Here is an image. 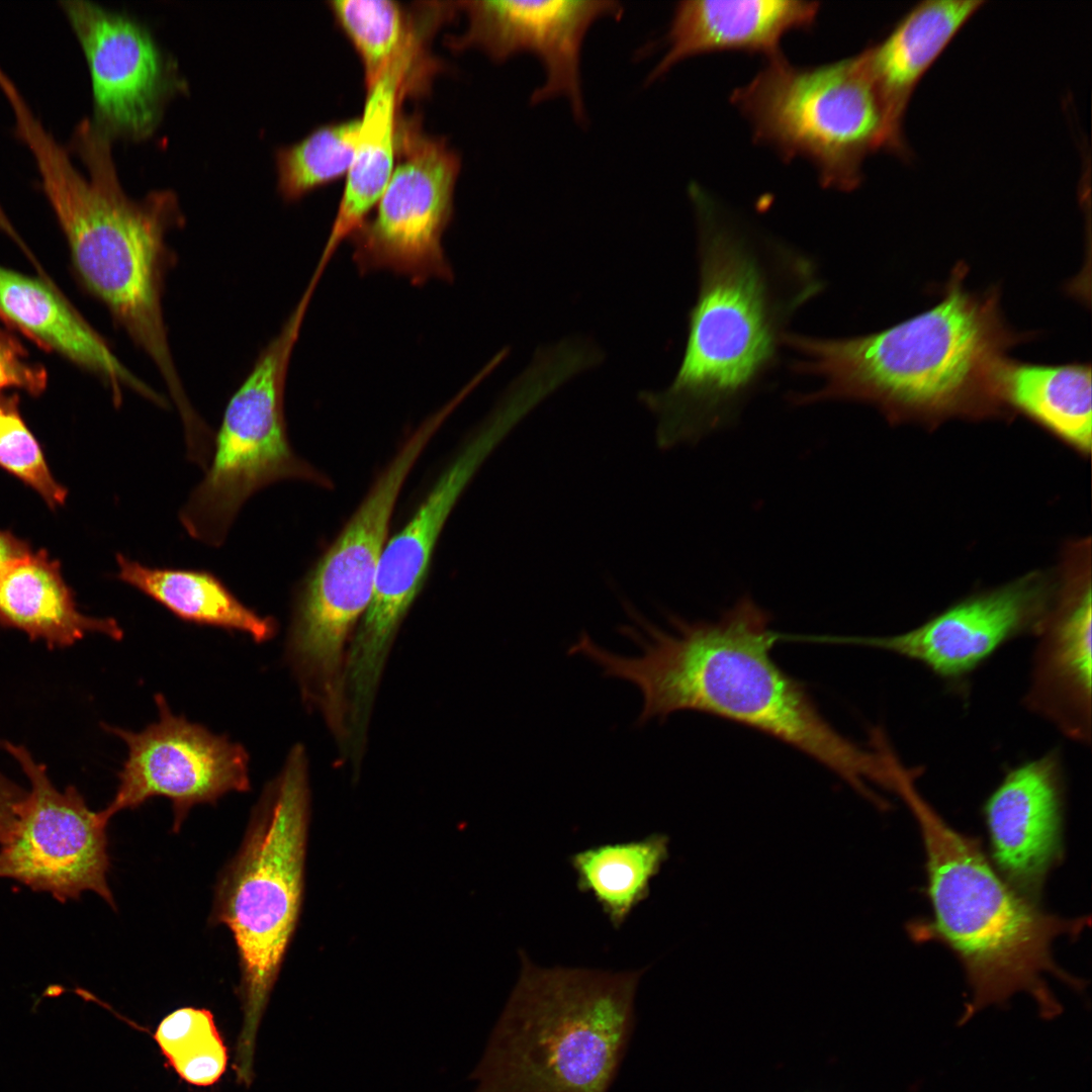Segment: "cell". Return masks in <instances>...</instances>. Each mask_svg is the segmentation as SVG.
Listing matches in <instances>:
<instances>
[{
  "label": "cell",
  "instance_id": "6da1fadb",
  "mask_svg": "<svg viewBox=\"0 0 1092 1092\" xmlns=\"http://www.w3.org/2000/svg\"><path fill=\"white\" fill-rule=\"evenodd\" d=\"M689 194L699 284L685 352L666 388L638 395L661 451L735 426L777 368L793 316L825 287L809 256L759 236L700 186Z\"/></svg>",
  "mask_w": 1092,
  "mask_h": 1092
},
{
  "label": "cell",
  "instance_id": "7a4b0ae2",
  "mask_svg": "<svg viewBox=\"0 0 1092 1092\" xmlns=\"http://www.w3.org/2000/svg\"><path fill=\"white\" fill-rule=\"evenodd\" d=\"M634 623L618 631L640 647L622 656L581 632L569 648L608 677L635 685L643 696L639 724L679 711L718 716L765 733L820 762L875 802L869 784L883 787L886 765L873 743L864 748L837 731L804 685L784 671L770 651L781 635L771 615L744 595L715 621H689L668 613L670 630L646 619L630 602Z\"/></svg>",
  "mask_w": 1092,
  "mask_h": 1092
},
{
  "label": "cell",
  "instance_id": "3957f363",
  "mask_svg": "<svg viewBox=\"0 0 1092 1092\" xmlns=\"http://www.w3.org/2000/svg\"><path fill=\"white\" fill-rule=\"evenodd\" d=\"M111 141L91 119L75 128L72 145L90 178L47 129L31 130L24 143L34 157L82 285L150 358L181 420L189 421L196 411L173 358L163 306L166 276L176 262L166 237L183 226L185 217L170 189L152 190L141 199L125 193Z\"/></svg>",
  "mask_w": 1092,
  "mask_h": 1092
},
{
  "label": "cell",
  "instance_id": "277c9868",
  "mask_svg": "<svg viewBox=\"0 0 1092 1092\" xmlns=\"http://www.w3.org/2000/svg\"><path fill=\"white\" fill-rule=\"evenodd\" d=\"M968 266L952 269L941 299L888 329L848 338L787 333L793 368L820 380L817 389L789 396L794 405L868 401L885 408L939 411L1000 396L999 373L1013 347L1034 338L1005 321L996 286H965Z\"/></svg>",
  "mask_w": 1092,
  "mask_h": 1092
},
{
  "label": "cell",
  "instance_id": "5b68a950",
  "mask_svg": "<svg viewBox=\"0 0 1092 1092\" xmlns=\"http://www.w3.org/2000/svg\"><path fill=\"white\" fill-rule=\"evenodd\" d=\"M917 770L901 761L891 769V791L915 817L926 856L932 916L911 923V936L942 942L963 965L972 999L961 1023L989 1005H1003L1018 992L1030 995L1041 1015L1053 1018L1061 1007L1045 977L1083 988L1056 964L1053 943L1063 935L1076 937L1088 921L1048 913L1014 890L980 842L952 828L920 795Z\"/></svg>",
  "mask_w": 1092,
  "mask_h": 1092
},
{
  "label": "cell",
  "instance_id": "8992f818",
  "mask_svg": "<svg viewBox=\"0 0 1092 1092\" xmlns=\"http://www.w3.org/2000/svg\"><path fill=\"white\" fill-rule=\"evenodd\" d=\"M520 958L517 984L469 1077L473 1092H608L646 968H542Z\"/></svg>",
  "mask_w": 1092,
  "mask_h": 1092
},
{
  "label": "cell",
  "instance_id": "52a82bcc",
  "mask_svg": "<svg viewBox=\"0 0 1092 1092\" xmlns=\"http://www.w3.org/2000/svg\"><path fill=\"white\" fill-rule=\"evenodd\" d=\"M308 813V761L296 744L215 889L211 922L230 929L239 956L243 1019L233 1069L245 1086L254 1080L258 1030L299 915Z\"/></svg>",
  "mask_w": 1092,
  "mask_h": 1092
},
{
  "label": "cell",
  "instance_id": "ba28073f",
  "mask_svg": "<svg viewBox=\"0 0 1092 1092\" xmlns=\"http://www.w3.org/2000/svg\"><path fill=\"white\" fill-rule=\"evenodd\" d=\"M731 102L756 142L786 160L806 159L826 188H856L864 160L879 150L905 154L863 52L810 67L768 59Z\"/></svg>",
  "mask_w": 1092,
  "mask_h": 1092
},
{
  "label": "cell",
  "instance_id": "9c48e42d",
  "mask_svg": "<svg viewBox=\"0 0 1092 1092\" xmlns=\"http://www.w3.org/2000/svg\"><path fill=\"white\" fill-rule=\"evenodd\" d=\"M448 418L440 408L406 439L299 586L287 653L301 695L312 707L332 712L344 703L347 645L370 604L396 500Z\"/></svg>",
  "mask_w": 1092,
  "mask_h": 1092
},
{
  "label": "cell",
  "instance_id": "30bf717a",
  "mask_svg": "<svg viewBox=\"0 0 1092 1092\" xmlns=\"http://www.w3.org/2000/svg\"><path fill=\"white\" fill-rule=\"evenodd\" d=\"M313 293L305 288L225 406L206 473L179 512L182 526L198 542L223 544L247 499L274 482L328 484L293 451L284 413L288 367Z\"/></svg>",
  "mask_w": 1092,
  "mask_h": 1092
},
{
  "label": "cell",
  "instance_id": "8fae6325",
  "mask_svg": "<svg viewBox=\"0 0 1092 1092\" xmlns=\"http://www.w3.org/2000/svg\"><path fill=\"white\" fill-rule=\"evenodd\" d=\"M517 411L499 402L470 434L406 524L385 544L374 592L349 646L346 685L358 699L376 696L396 633L422 590L438 538L461 494L514 428Z\"/></svg>",
  "mask_w": 1092,
  "mask_h": 1092
},
{
  "label": "cell",
  "instance_id": "7c38bea8",
  "mask_svg": "<svg viewBox=\"0 0 1092 1092\" xmlns=\"http://www.w3.org/2000/svg\"><path fill=\"white\" fill-rule=\"evenodd\" d=\"M400 160L367 218L350 237L361 274L388 270L416 285L452 281L442 246L451 220L459 155L444 139L430 136L414 120L397 125Z\"/></svg>",
  "mask_w": 1092,
  "mask_h": 1092
},
{
  "label": "cell",
  "instance_id": "4fadbf2b",
  "mask_svg": "<svg viewBox=\"0 0 1092 1092\" xmlns=\"http://www.w3.org/2000/svg\"><path fill=\"white\" fill-rule=\"evenodd\" d=\"M1 745L19 763L29 790L0 845V879L14 880L62 903L93 892L115 909L107 880L109 819L102 810H91L75 787L58 790L25 747L8 741Z\"/></svg>",
  "mask_w": 1092,
  "mask_h": 1092
},
{
  "label": "cell",
  "instance_id": "5bb4252c",
  "mask_svg": "<svg viewBox=\"0 0 1092 1092\" xmlns=\"http://www.w3.org/2000/svg\"><path fill=\"white\" fill-rule=\"evenodd\" d=\"M155 700L159 719L144 730L106 727L124 741L127 757L116 794L102 811L110 820L119 811L162 796L172 802L178 831L193 806L250 790L249 755L243 745L174 715L162 695Z\"/></svg>",
  "mask_w": 1092,
  "mask_h": 1092
},
{
  "label": "cell",
  "instance_id": "9a60e30c",
  "mask_svg": "<svg viewBox=\"0 0 1092 1092\" xmlns=\"http://www.w3.org/2000/svg\"><path fill=\"white\" fill-rule=\"evenodd\" d=\"M60 4L87 60L92 121L111 140L150 135L167 100L186 88L177 66L134 17L86 0Z\"/></svg>",
  "mask_w": 1092,
  "mask_h": 1092
},
{
  "label": "cell",
  "instance_id": "2e32d148",
  "mask_svg": "<svg viewBox=\"0 0 1092 1092\" xmlns=\"http://www.w3.org/2000/svg\"><path fill=\"white\" fill-rule=\"evenodd\" d=\"M467 29L449 42L475 48L503 62L520 53L538 58L543 83L530 96L532 105L564 98L577 122L586 121L580 58L590 26L601 18H620L624 7L612 0H471L457 2Z\"/></svg>",
  "mask_w": 1092,
  "mask_h": 1092
},
{
  "label": "cell",
  "instance_id": "e0dca14e",
  "mask_svg": "<svg viewBox=\"0 0 1092 1092\" xmlns=\"http://www.w3.org/2000/svg\"><path fill=\"white\" fill-rule=\"evenodd\" d=\"M1063 812L1058 750L1010 768L983 807L994 864L1014 890L1034 902L1062 857Z\"/></svg>",
  "mask_w": 1092,
  "mask_h": 1092
},
{
  "label": "cell",
  "instance_id": "ac0fdd59",
  "mask_svg": "<svg viewBox=\"0 0 1092 1092\" xmlns=\"http://www.w3.org/2000/svg\"><path fill=\"white\" fill-rule=\"evenodd\" d=\"M1043 597L1027 582L968 599L919 627L892 636L826 638L886 650L926 666L945 680H959L1000 647L1037 631Z\"/></svg>",
  "mask_w": 1092,
  "mask_h": 1092
},
{
  "label": "cell",
  "instance_id": "d6986e66",
  "mask_svg": "<svg viewBox=\"0 0 1092 1092\" xmlns=\"http://www.w3.org/2000/svg\"><path fill=\"white\" fill-rule=\"evenodd\" d=\"M0 309L17 331L41 349L56 351L97 376L116 406L129 389L155 404L167 399L138 377L115 355L104 338L50 283L0 266Z\"/></svg>",
  "mask_w": 1092,
  "mask_h": 1092
},
{
  "label": "cell",
  "instance_id": "ffe728a7",
  "mask_svg": "<svg viewBox=\"0 0 1092 1092\" xmlns=\"http://www.w3.org/2000/svg\"><path fill=\"white\" fill-rule=\"evenodd\" d=\"M819 9L818 2L803 0L678 2L666 33V50L646 83L701 54L742 51L762 54L767 60L778 57L783 37L813 26Z\"/></svg>",
  "mask_w": 1092,
  "mask_h": 1092
},
{
  "label": "cell",
  "instance_id": "44dd1931",
  "mask_svg": "<svg viewBox=\"0 0 1092 1092\" xmlns=\"http://www.w3.org/2000/svg\"><path fill=\"white\" fill-rule=\"evenodd\" d=\"M1091 588L1042 621L1024 696L1027 709L1066 737L1091 741Z\"/></svg>",
  "mask_w": 1092,
  "mask_h": 1092
},
{
  "label": "cell",
  "instance_id": "7402d4cb",
  "mask_svg": "<svg viewBox=\"0 0 1092 1092\" xmlns=\"http://www.w3.org/2000/svg\"><path fill=\"white\" fill-rule=\"evenodd\" d=\"M414 39L367 89L354 158L335 220L311 278L320 281L339 246L367 219L394 169L397 152V106L411 67L420 50Z\"/></svg>",
  "mask_w": 1092,
  "mask_h": 1092
},
{
  "label": "cell",
  "instance_id": "603a6c76",
  "mask_svg": "<svg viewBox=\"0 0 1092 1092\" xmlns=\"http://www.w3.org/2000/svg\"><path fill=\"white\" fill-rule=\"evenodd\" d=\"M984 1L928 0L913 7L863 52L892 127L903 139L909 100L924 74Z\"/></svg>",
  "mask_w": 1092,
  "mask_h": 1092
},
{
  "label": "cell",
  "instance_id": "cb8c5ba5",
  "mask_svg": "<svg viewBox=\"0 0 1092 1092\" xmlns=\"http://www.w3.org/2000/svg\"><path fill=\"white\" fill-rule=\"evenodd\" d=\"M0 625L18 629L50 647H67L88 633L120 640L112 618L82 614L63 578L61 565L46 550L31 551L0 575Z\"/></svg>",
  "mask_w": 1092,
  "mask_h": 1092
},
{
  "label": "cell",
  "instance_id": "d4e9b609",
  "mask_svg": "<svg viewBox=\"0 0 1092 1092\" xmlns=\"http://www.w3.org/2000/svg\"><path fill=\"white\" fill-rule=\"evenodd\" d=\"M116 562L118 579L184 621L244 632L259 643L276 631L270 617H262L244 605L211 572L151 567L123 554L116 555Z\"/></svg>",
  "mask_w": 1092,
  "mask_h": 1092
},
{
  "label": "cell",
  "instance_id": "484cf974",
  "mask_svg": "<svg viewBox=\"0 0 1092 1092\" xmlns=\"http://www.w3.org/2000/svg\"><path fill=\"white\" fill-rule=\"evenodd\" d=\"M999 393L1013 405L1082 449L1092 439L1091 365H1045L1008 358Z\"/></svg>",
  "mask_w": 1092,
  "mask_h": 1092
},
{
  "label": "cell",
  "instance_id": "4316f807",
  "mask_svg": "<svg viewBox=\"0 0 1092 1092\" xmlns=\"http://www.w3.org/2000/svg\"><path fill=\"white\" fill-rule=\"evenodd\" d=\"M668 858V837L603 843L576 851L569 862L576 886L590 895L611 924L619 928L650 893L652 880Z\"/></svg>",
  "mask_w": 1092,
  "mask_h": 1092
},
{
  "label": "cell",
  "instance_id": "83f0119b",
  "mask_svg": "<svg viewBox=\"0 0 1092 1092\" xmlns=\"http://www.w3.org/2000/svg\"><path fill=\"white\" fill-rule=\"evenodd\" d=\"M361 119L322 125L295 144L276 150L278 190L297 200L312 189L347 174L352 164Z\"/></svg>",
  "mask_w": 1092,
  "mask_h": 1092
},
{
  "label": "cell",
  "instance_id": "f1b7e54d",
  "mask_svg": "<svg viewBox=\"0 0 1092 1092\" xmlns=\"http://www.w3.org/2000/svg\"><path fill=\"white\" fill-rule=\"evenodd\" d=\"M328 4L362 61L367 89L420 34L405 10L391 0H336Z\"/></svg>",
  "mask_w": 1092,
  "mask_h": 1092
},
{
  "label": "cell",
  "instance_id": "f546056e",
  "mask_svg": "<svg viewBox=\"0 0 1092 1092\" xmlns=\"http://www.w3.org/2000/svg\"><path fill=\"white\" fill-rule=\"evenodd\" d=\"M170 1067L186 1083L215 1084L228 1066V1049L210 1010L182 1007L165 1016L153 1034Z\"/></svg>",
  "mask_w": 1092,
  "mask_h": 1092
},
{
  "label": "cell",
  "instance_id": "4dcf8cb0",
  "mask_svg": "<svg viewBox=\"0 0 1092 1092\" xmlns=\"http://www.w3.org/2000/svg\"><path fill=\"white\" fill-rule=\"evenodd\" d=\"M0 467L31 487L52 510L65 504L68 491L52 474L15 393H0Z\"/></svg>",
  "mask_w": 1092,
  "mask_h": 1092
},
{
  "label": "cell",
  "instance_id": "1f68e13d",
  "mask_svg": "<svg viewBox=\"0 0 1092 1092\" xmlns=\"http://www.w3.org/2000/svg\"><path fill=\"white\" fill-rule=\"evenodd\" d=\"M11 332L0 329V393L18 388L38 396L47 388V370L30 362L24 347Z\"/></svg>",
  "mask_w": 1092,
  "mask_h": 1092
},
{
  "label": "cell",
  "instance_id": "d6a6232c",
  "mask_svg": "<svg viewBox=\"0 0 1092 1092\" xmlns=\"http://www.w3.org/2000/svg\"><path fill=\"white\" fill-rule=\"evenodd\" d=\"M27 791L0 772V845L10 834Z\"/></svg>",
  "mask_w": 1092,
  "mask_h": 1092
},
{
  "label": "cell",
  "instance_id": "836d02e7",
  "mask_svg": "<svg viewBox=\"0 0 1092 1092\" xmlns=\"http://www.w3.org/2000/svg\"><path fill=\"white\" fill-rule=\"evenodd\" d=\"M28 542L12 532L0 530V575L15 561L31 552Z\"/></svg>",
  "mask_w": 1092,
  "mask_h": 1092
},
{
  "label": "cell",
  "instance_id": "e575fe53",
  "mask_svg": "<svg viewBox=\"0 0 1092 1092\" xmlns=\"http://www.w3.org/2000/svg\"><path fill=\"white\" fill-rule=\"evenodd\" d=\"M0 231L4 235L9 237V239H11L13 241V243H15L20 248V250L24 253V255L27 256V258L33 264H36V260L34 259L33 255L30 252V250L27 248V246L25 245L23 240L20 238V236L18 235V233L14 229L13 224L10 222L8 216L4 212V209L2 208L1 205H0Z\"/></svg>",
  "mask_w": 1092,
  "mask_h": 1092
},
{
  "label": "cell",
  "instance_id": "d590c367",
  "mask_svg": "<svg viewBox=\"0 0 1092 1092\" xmlns=\"http://www.w3.org/2000/svg\"><path fill=\"white\" fill-rule=\"evenodd\" d=\"M0 321L6 326L7 329L15 332V326L7 318V316L0 309Z\"/></svg>",
  "mask_w": 1092,
  "mask_h": 1092
}]
</instances>
